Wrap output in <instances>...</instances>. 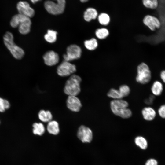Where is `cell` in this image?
<instances>
[{"mask_svg": "<svg viewBox=\"0 0 165 165\" xmlns=\"http://www.w3.org/2000/svg\"><path fill=\"white\" fill-rule=\"evenodd\" d=\"M76 71L75 65L69 62L63 61L57 67V73L60 76L65 77L72 74Z\"/></svg>", "mask_w": 165, "mask_h": 165, "instance_id": "7", "label": "cell"}, {"mask_svg": "<svg viewBox=\"0 0 165 165\" xmlns=\"http://www.w3.org/2000/svg\"><path fill=\"white\" fill-rule=\"evenodd\" d=\"M78 138L83 143H90L93 138V132L88 127L84 125L80 126L77 133Z\"/></svg>", "mask_w": 165, "mask_h": 165, "instance_id": "9", "label": "cell"}, {"mask_svg": "<svg viewBox=\"0 0 165 165\" xmlns=\"http://www.w3.org/2000/svg\"><path fill=\"white\" fill-rule=\"evenodd\" d=\"M3 40L5 46L15 59L20 60L23 57L24 51L14 42L13 35L11 32L6 31L3 36Z\"/></svg>", "mask_w": 165, "mask_h": 165, "instance_id": "2", "label": "cell"}, {"mask_svg": "<svg viewBox=\"0 0 165 165\" xmlns=\"http://www.w3.org/2000/svg\"><path fill=\"white\" fill-rule=\"evenodd\" d=\"M111 110L122 108H128V102L122 99H113L110 103Z\"/></svg>", "mask_w": 165, "mask_h": 165, "instance_id": "15", "label": "cell"}, {"mask_svg": "<svg viewBox=\"0 0 165 165\" xmlns=\"http://www.w3.org/2000/svg\"><path fill=\"white\" fill-rule=\"evenodd\" d=\"M136 145L141 149H146L148 146V142L146 139L141 136H138L134 139Z\"/></svg>", "mask_w": 165, "mask_h": 165, "instance_id": "25", "label": "cell"}, {"mask_svg": "<svg viewBox=\"0 0 165 165\" xmlns=\"http://www.w3.org/2000/svg\"><path fill=\"white\" fill-rule=\"evenodd\" d=\"M88 0H80L82 2H87Z\"/></svg>", "mask_w": 165, "mask_h": 165, "instance_id": "35", "label": "cell"}, {"mask_svg": "<svg viewBox=\"0 0 165 165\" xmlns=\"http://www.w3.org/2000/svg\"><path fill=\"white\" fill-rule=\"evenodd\" d=\"M144 6L146 8L152 9H157L159 5L158 0H142Z\"/></svg>", "mask_w": 165, "mask_h": 165, "instance_id": "26", "label": "cell"}, {"mask_svg": "<svg viewBox=\"0 0 165 165\" xmlns=\"http://www.w3.org/2000/svg\"><path fill=\"white\" fill-rule=\"evenodd\" d=\"M141 113L144 119L148 121L153 120L156 116V111L150 107L144 108L142 110Z\"/></svg>", "mask_w": 165, "mask_h": 165, "instance_id": "13", "label": "cell"}, {"mask_svg": "<svg viewBox=\"0 0 165 165\" xmlns=\"http://www.w3.org/2000/svg\"><path fill=\"white\" fill-rule=\"evenodd\" d=\"M33 132L35 135L41 136L45 132V129L42 123H35L32 125Z\"/></svg>", "mask_w": 165, "mask_h": 165, "instance_id": "22", "label": "cell"}, {"mask_svg": "<svg viewBox=\"0 0 165 165\" xmlns=\"http://www.w3.org/2000/svg\"><path fill=\"white\" fill-rule=\"evenodd\" d=\"M81 78L78 75L72 74L66 81L64 89V92L68 96L78 95L81 91Z\"/></svg>", "mask_w": 165, "mask_h": 165, "instance_id": "3", "label": "cell"}, {"mask_svg": "<svg viewBox=\"0 0 165 165\" xmlns=\"http://www.w3.org/2000/svg\"><path fill=\"white\" fill-rule=\"evenodd\" d=\"M155 99V96L153 95H150L149 97L145 100V102L147 105L152 104Z\"/></svg>", "mask_w": 165, "mask_h": 165, "instance_id": "32", "label": "cell"}, {"mask_svg": "<svg viewBox=\"0 0 165 165\" xmlns=\"http://www.w3.org/2000/svg\"><path fill=\"white\" fill-rule=\"evenodd\" d=\"M160 77L162 81L165 83V70H163L161 71Z\"/></svg>", "mask_w": 165, "mask_h": 165, "instance_id": "33", "label": "cell"}, {"mask_svg": "<svg viewBox=\"0 0 165 165\" xmlns=\"http://www.w3.org/2000/svg\"><path fill=\"white\" fill-rule=\"evenodd\" d=\"M97 16V10L92 8H87L84 12L83 15L84 19L87 22H90L92 20L96 19Z\"/></svg>", "mask_w": 165, "mask_h": 165, "instance_id": "16", "label": "cell"}, {"mask_svg": "<svg viewBox=\"0 0 165 165\" xmlns=\"http://www.w3.org/2000/svg\"><path fill=\"white\" fill-rule=\"evenodd\" d=\"M66 105L69 110L75 112H79L82 107L81 101L75 96H68L66 100Z\"/></svg>", "mask_w": 165, "mask_h": 165, "instance_id": "11", "label": "cell"}, {"mask_svg": "<svg viewBox=\"0 0 165 165\" xmlns=\"http://www.w3.org/2000/svg\"><path fill=\"white\" fill-rule=\"evenodd\" d=\"M108 97L114 99L123 98L119 90L112 88L110 89L107 94Z\"/></svg>", "mask_w": 165, "mask_h": 165, "instance_id": "27", "label": "cell"}, {"mask_svg": "<svg viewBox=\"0 0 165 165\" xmlns=\"http://www.w3.org/2000/svg\"><path fill=\"white\" fill-rule=\"evenodd\" d=\"M158 112L161 118L165 119V104L161 105L159 108Z\"/></svg>", "mask_w": 165, "mask_h": 165, "instance_id": "30", "label": "cell"}, {"mask_svg": "<svg viewBox=\"0 0 165 165\" xmlns=\"http://www.w3.org/2000/svg\"><path fill=\"white\" fill-rule=\"evenodd\" d=\"M41 0H30L33 3L35 4L37 2Z\"/></svg>", "mask_w": 165, "mask_h": 165, "instance_id": "34", "label": "cell"}, {"mask_svg": "<svg viewBox=\"0 0 165 165\" xmlns=\"http://www.w3.org/2000/svg\"><path fill=\"white\" fill-rule=\"evenodd\" d=\"M111 111L115 115L123 119L129 118L132 115V111L128 108L115 109Z\"/></svg>", "mask_w": 165, "mask_h": 165, "instance_id": "14", "label": "cell"}, {"mask_svg": "<svg viewBox=\"0 0 165 165\" xmlns=\"http://www.w3.org/2000/svg\"><path fill=\"white\" fill-rule=\"evenodd\" d=\"M39 119L43 122H49L52 120L53 116L51 112L49 110H40L38 114Z\"/></svg>", "mask_w": 165, "mask_h": 165, "instance_id": "19", "label": "cell"}, {"mask_svg": "<svg viewBox=\"0 0 165 165\" xmlns=\"http://www.w3.org/2000/svg\"><path fill=\"white\" fill-rule=\"evenodd\" d=\"M82 51L81 48L75 44L69 46L67 49L66 53L63 55L64 61L69 62L80 58Z\"/></svg>", "mask_w": 165, "mask_h": 165, "instance_id": "6", "label": "cell"}, {"mask_svg": "<svg viewBox=\"0 0 165 165\" xmlns=\"http://www.w3.org/2000/svg\"><path fill=\"white\" fill-rule=\"evenodd\" d=\"M163 90V86L160 81L156 80L154 81L151 86V90L153 94L155 96L160 95Z\"/></svg>", "mask_w": 165, "mask_h": 165, "instance_id": "18", "label": "cell"}, {"mask_svg": "<svg viewBox=\"0 0 165 165\" xmlns=\"http://www.w3.org/2000/svg\"><path fill=\"white\" fill-rule=\"evenodd\" d=\"M47 129L49 133L54 135H57L60 131L58 123L55 120L50 121L48 123Z\"/></svg>", "mask_w": 165, "mask_h": 165, "instance_id": "17", "label": "cell"}, {"mask_svg": "<svg viewBox=\"0 0 165 165\" xmlns=\"http://www.w3.org/2000/svg\"><path fill=\"white\" fill-rule=\"evenodd\" d=\"M95 34L97 38L100 40H103L109 36V31L107 28L102 27L96 29Z\"/></svg>", "mask_w": 165, "mask_h": 165, "instance_id": "21", "label": "cell"}, {"mask_svg": "<svg viewBox=\"0 0 165 165\" xmlns=\"http://www.w3.org/2000/svg\"><path fill=\"white\" fill-rule=\"evenodd\" d=\"M118 90L123 98L127 96L130 94V91L129 87L125 84L121 85Z\"/></svg>", "mask_w": 165, "mask_h": 165, "instance_id": "28", "label": "cell"}, {"mask_svg": "<svg viewBox=\"0 0 165 165\" xmlns=\"http://www.w3.org/2000/svg\"><path fill=\"white\" fill-rule=\"evenodd\" d=\"M16 8L19 13L30 18L33 17L35 15L34 10L30 6L28 3L26 1L19 2L17 4Z\"/></svg>", "mask_w": 165, "mask_h": 165, "instance_id": "10", "label": "cell"}, {"mask_svg": "<svg viewBox=\"0 0 165 165\" xmlns=\"http://www.w3.org/2000/svg\"><path fill=\"white\" fill-rule=\"evenodd\" d=\"M157 161L154 159L151 158L145 162V165H158Z\"/></svg>", "mask_w": 165, "mask_h": 165, "instance_id": "31", "label": "cell"}, {"mask_svg": "<svg viewBox=\"0 0 165 165\" xmlns=\"http://www.w3.org/2000/svg\"><path fill=\"white\" fill-rule=\"evenodd\" d=\"M56 2L51 0L46 1L44 6L46 10L50 13L57 15L62 13L65 6V0H55Z\"/></svg>", "mask_w": 165, "mask_h": 165, "instance_id": "5", "label": "cell"}, {"mask_svg": "<svg viewBox=\"0 0 165 165\" xmlns=\"http://www.w3.org/2000/svg\"><path fill=\"white\" fill-rule=\"evenodd\" d=\"M9 107V102L6 100L0 97V112H4L6 109H8Z\"/></svg>", "mask_w": 165, "mask_h": 165, "instance_id": "29", "label": "cell"}, {"mask_svg": "<svg viewBox=\"0 0 165 165\" xmlns=\"http://www.w3.org/2000/svg\"><path fill=\"white\" fill-rule=\"evenodd\" d=\"M31 24L30 18L19 13L13 16L10 21L11 26L13 28L18 27L19 32L22 35L30 32Z\"/></svg>", "mask_w": 165, "mask_h": 165, "instance_id": "1", "label": "cell"}, {"mask_svg": "<svg viewBox=\"0 0 165 165\" xmlns=\"http://www.w3.org/2000/svg\"><path fill=\"white\" fill-rule=\"evenodd\" d=\"M84 44L86 48L90 51L95 50L98 46V41L95 38H92L90 39L86 40Z\"/></svg>", "mask_w": 165, "mask_h": 165, "instance_id": "20", "label": "cell"}, {"mask_svg": "<svg viewBox=\"0 0 165 165\" xmlns=\"http://www.w3.org/2000/svg\"><path fill=\"white\" fill-rule=\"evenodd\" d=\"M143 22L145 26L153 31L160 29L161 26V23L159 19L155 16L150 15L145 16Z\"/></svg>", "mask_w": 165, "mask_h": 165, "instance_id": "8", "label": "cell"}, {"mask_svg": "<svg viewBox=\"0 0 165 165\" xmlns=\"http://www.w3.org/2000/svg\"><path fill=\"white\" fill-rule=\"evenodd\" d=\"M45 64L47 65L52 66L58 62L59 57L58 54L52 50L46 52L43 56Z\"/></svg>", "mask_w": 165, "mask_h": 165, "instance_id": "12", "label": "cell"}, {"mask_svg": "<svg viewBox=\"0 0 165 165\" xmlns=\"http://www.w3.org/2000/svg\"><path fill=\"white\" fill-rule=\"evenodd\" d=\"M57 32L55 31L49 30L44 35L45 39L49 43H54L57 40Z\"/></svg>", "mask_w": 165, "mask_h": 165, "instance_id": "23", "label": "cell"}, {"mask_svg": "<svg viewBox=\"0 0 165 165\" xmlns=\"http://www.w3.org/2000/svg\"><path fill=\"white\" fill-rule=\"evenodd\" d=\"M137 74L135 79L137 82L142 84L149 83L152 78L150 68L146 63L142 62L137 67Z\"/></svg>", "mask_w": 165, "mask_h": 165, "instance_id": "4", "label": "cell"}, {"mask_svg": "<svg viewBox=\"0 0 165 165\" xmlns=\"http://www.w3.org/2000/svg\"><path fill=\"white\" fill-rule=\"evenodd\" d=\"M97 19L99 24L102 25L106 26L110 23V18L109 15L107 13H102L97 16Z\"/></svg>", "mask_w": 165, "mask_h": 165, "instance_id": "24", "label": "cell"}]
</instances>
